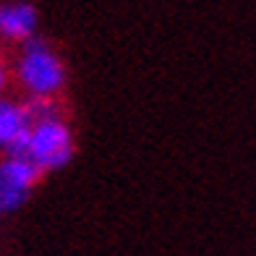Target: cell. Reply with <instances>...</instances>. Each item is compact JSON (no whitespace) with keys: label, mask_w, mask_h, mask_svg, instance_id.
I'll use <instances>...</instances> for the list:
<instances>
[{"label":"cell","mask_w":256,"mask_h":256,"mask_svg":"<svg viewBox=\"0 0 256 256\" xmlns=\"http://www.w3.org/2000/svg\"><path fill=\"white\" fill-rule=\"evenodd\" d=\"M10 71L26 97H60L68 84V68L60 52L37 34L18 44Z\"/></svg>","instance_id":"6da1fadb"},{"label":"cell","mask_w":256,"mask_h":256,"mask_svg":"<svg viewBox=\"0 0 256 256\" xmlns=\"http://www.w3.org/2000/svg\"><path fill=\"white\" fill-rule=\"evenodd\" d=\"M24 154L42 172L63 170L76 154L74 128L63 118V110H52L48 115L32 118V131L26 138Z\"/></svg>","instance_id":"7a4b0ae2"},{"label":"cell","mask_w":256,"mask_h":256,"mask_svg":"<svg viewBox=\"0 0 256 256\" xmlns=\"http://www.w3.org/2000/svg\"><path fill=\"white\" fill-rule=\"evenodd\" d=\"M42 176L44 172L26 154L0 157V212L10 214L24 206Z\"/></svg>","instance_id":"3957f363"},{"label":"cell","mask_w":256,"mask_h":256,"mask_svg":"<svg viewBox=\"0 0 256 256\" xmlns=\"http://www.w3.org/2000/svg\"><path fill=\"white\" fill-rule=\"evenodd\" d=\"M32 131V112L26 100L0 94V152L3 154H24L26 138Z\"/></svg>","instance_id":"277c9868"},{"label":"cell","mask_w":256,"mask_h":256,"mask_svg":"<svg viewBox=\"0 0 256 256\" xmlns=\"http://www.w3.org/2000/svg\"><path fill=\"white\" fill-rule=\"evenodd\" d=\"M40 26V14L29 0H6L0 3V40L21 44L32 40Z\"/></svg>","instance_id":"5b68a950"},{"label":"cell","mask_w":256,"mask_h":256,"mask_svg":"<svg viewBox=\"0 0 256 256\" xmlns=\"http://www.w3.org/2000/svg\"><path fill=\"white\" fill-rule=\"evenodd\" d=\"M8 78H10V68H8V63H6L3 52H0V94L6 92V86H8Z\"/></svg>","instance_id":"8992f818"},{"label":"cell","mask_w":256,"mask_h":256,"mask_svg":"<svg viewBox=\"0 0 256 256\" xmlns=\"http://www.w3.org/2000/svg\"><path fill=\"white\" fill-rule=\"evenodd\" d=\"M0 214H3V212H0Z\"/></svg>","instance_id":"52a82bcc"}]
</instances>
